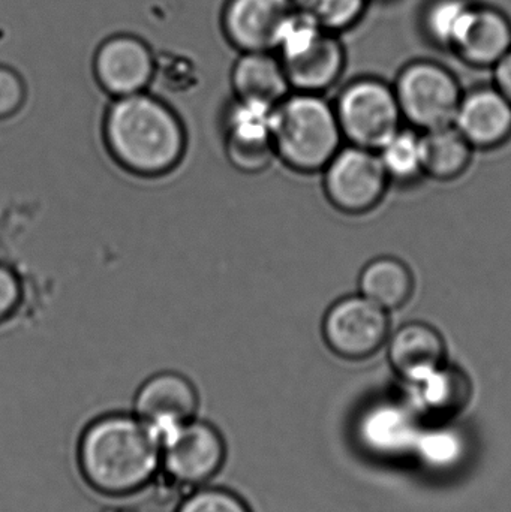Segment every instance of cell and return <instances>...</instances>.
Returning <instances> with one entry per match:
<instances>
[{"instance_id":"cell-1","label":"cell","mask_w":511,"mask_h":512,"mask_svg":"<svg viewBox=\"0 0 511 512\" xmlns=\"http://www.w3.org/2000/svg\"><path fill=\"white\" fill-rule=\"evenodd\" d=\"M81 480L105 498H129L161 475V444L134 414H105L90 421L77 444Z\"/></svg>"},{"instance_id":"cell-2","label":"cell","mask_w":511,"mask_h":512,"mask_svg":"<svg viewBox=\"0 0 511 512\" xmlns=\"http://www.w3.org/2000/svg\"><path fill=\"white\" fill-rule=\"evenodd\" d=\"M104 140L114 161L141 177L170 173L186 149L185 129L177 114L144 92L114 99L105 114Z\"/></svg>"},{"instance_id":"cell-3","label":"cell","mask_w":511,"mask_h":512,"mask_svg":"<svg viewBox=\"0 0 511 512\" xmlns=\"http://www.w3.org/2000/svg\"><path fill=\"white\" fill-rule=\"evenodd\" d=\"M273 150L291 170L323 171L341 150L344 135L335 107L317 93L294 92L273 110Z\"/></svg>"},{"instance_id":"cell-4","label":"cell","mask_w":511,"mask_h":512,"mask_svg":"<svg viewBox=\"0 0 511 512\" xmlns=\"http://www.w3.org/2000/svg\"><path fill=\"white\" fill-rule=\"evenodd\" d=\"M276 50L294 92L323 95L341 80L347 65V53L338 35L297 9L285 24Z\"/></svg>"},{"instance_id":"cell-5","label":"cell","mask_w":511,"mask_h":512,"mask_svg":"<svg viewBox=\"0 0 511 512\" xmlns=\"http://www.w3.org/2000/svg\"><path fill=\"white\" fill-rule=\"evenodd\" d=\"M393 89L404 122L422 132L452 126L464 96L456 75L432 60L408 63Z\"/></svg>"},{"instance_id":"cell-6","label":"cell","mask_w":511,"mask_h":512,"mask_svg":"<svg viewBox=\"0 0 511 512\" xmlns=\"http://www.w3.org/2000/svg\"><path fill=\"white\" fill-rule=\"evenodd\" d=\"M333 107L344 140L375 152L402 128L404 122L395 89L378 78L351 81L341 90Z\"/></svg>"},{"instance_id":"cell-7","label":"cell","mask_w":511,"mask_h":512,"mask_svg":"<svg viewBox=\"0 0 511 512\" xmlns=\"http://www.w3.org/2000/svg\"><path fill=\"white\" fill-rule=\"evenodd\" d=\"M227 453L218 427L194 418L161 439V474L186 492L209 486L224 469Z\"/></svg>"},{"instance_id":"cell-8","label":"cell","mask_w":511,"mask_h":512,"mask_svg":"<svg viewBox=\"0 0 511 512\" xmlns=\"http://www.w3.org/2000/svg\"><path fill=\"white\" fill-rule=\"evenodd\" d=\"M324 192L335 209L365 215L383 201L389 177L375 150L342 146L323 170Z\"/></svg>"},{"instance_id":"cell-9","label":"cell","mask_w":511,"mask_h":512,"mask_svg":"<svg viewBox=\"0 0 511 512\" xmlns=\"http://www.w3.org/2000/svg\"><path fill=\"white\" fill-rule=\"evenodd\" d=\"M389 313L362 294L339 298L324 315V340L338 357L365 360L386 345L390 336Z\"/></svg>"},{"instance_id":"cell-10","label":"cell","mask_w":511,"mask_h":512,"mask_svg":"<svg viewBox=\"0 0 511 512\" xmlns=\"http://www.w3.org/2000/svg\"><path fill=\"white\" fill-rule=\"evenodd\" d=\"M197 388L182 373L161 372L147 378L137 390L134 415L161 439L177 427L197 418Z\"/></svg>"},{"instance_id":"cell-11","label":"cell","mask_w":511,"mask_h":512,"mask_svg":"<svg viewBox=\"0 0 511 512\" xmlns=\"http://www.w3.org/2000/svg\"><path fill=\"white\" fill-rule=\"evenodd\" d=\"M275 107L236 99L228 108L224 120L225 152L237 170L258 173L276 158L272 140Z\"/></svg>"},{"instance_id":"cell-12","label":"cell","mask_w":511,"mask_h":512,"mask_svg":"<svg viewBox=\"0 0 511 512\" xmlns=\"http://www.w3.org/2000/svg\"><path fill=\"white\" fill-rule=\"evenodd\" d=\"M95 77L114 99L144 92L155 75V59L146 42L132 35L107 39L96 51Z\"/></svg>"},{"instance_id":"cell-13","label":"cell","mask_w":511,"mask_h":512,"mask_svg":"<svg viewBox=\"0 0 511 512\" xmlns=\"http://www.w3.org/2000/svg\"><path fill=\"white\" fill-rule=\"evenodd\" d=\"M294 9L293 0H228L224 30L243 53H270Z\"/></svg>"},{"instance_id":"cell-14","label":"cell","mask_w":511,"mask_h":512,"mask_svg":"<svg viewBox=\"0 0 511 512\" xmlns=\"http://www.w3.org/2000/svg\"><path fill=\"white\" fill-rule=\"evenodd\" d=\"M453 126L474 149L491 150L511 138V102L495 86L464 92Z\"/></svg>"},{"instance_id":"cell-15","label":"cell","mask_w":511,"mask_h":512,"mask_svg":"<svg viewBox=\"0 0 511 512\" xmlns=\"http://www.w3.org/2000/svg\"><path fill=\"white\" fill-rule=\"evenodd\" d=\"M387 357L402 381H413L447 363L446 340L428 322H407L387 339Z\"/></svg>"},{"instance_id":"cell-16","label":"cell","mask_w":511,"mask_h":512,"mask_svg":"<svg viewBox=\"0 0 511 512\" xmlns=\"http://www.w3.org/2000/svg\"><path fill=\"white\" fill-rule=\"evenodd\" d=\"M405 384L411 408L434 418L456 417L465 411L473 397V384L467 373L449 363Z\"/></svg>"},{"instance_id":"cell-17","label":"cell","mask_w":511,"mask_h":512,"mask_svg":"<svg viewBox=\"0 0 511 512\" xmlns=\"http://www.w3.org/2000/svg\"><path fill=\"white\" fill-rule=\"evenodd\" d=\"M510 50V18L494 6L476 3L453 53L467 65L494 69Z\"/></svg>"},{"instance_id":"cell-18","label":"cell","mask_w":511,"mask_h":512,"mask_svg":"<svg viewBox=\"0 0 511 512\" xmlns=\"http://www.w3.org/2000/svg\"><path fill=\"white\" fill-rule=\"evenodd\" d=\"M231 81L236 99L242 101L275 107L291 93L281 60L270 53H243L234 65Z\"/></svg>"},{"instance_id":"cell-19","label":"cell","mask_w":511,"mask_h":512,"mask_svg":"<svg viewBox=\"0 0 511 512\" xmlns=\"http://www.w3.org/2000/svg\"><path fill=\"white\" fill-rule=\"evenodd\" d=\"M416 288L413 271L395 256H378L363 267L359 277V294L390 310L399 309L411 300Z\"/></svg>"},{"instance_id":"cell-20","label":"cell","mask_w":511,"mask_h":512,"mask_svg":"<svg viewBox=\"0 0 511 512\" xmlns=\"http://www.w3.org/2000/svg\"><path fill=\"white\" fill-rule=\"evenodd\" d=\"M360 432L366 444L381 453H395L416 444L419 429L414 409L399 403H378L362 418Z\"/></svg>"},{"instance_id":"cell-21","label":"cell","mask_w":511,"mask_h":512,"mask_svg":"<svg viewBox=\"0 0 511 512\" xmlns=\"http://www.w3.org/2000/svg\"><path fill=\"white\" fill-rule=\"evenodd\" d=\"M425 176L440 182H452L470 167L474 147L455 126L422 132Z\"/></svg>"},{"instance_id":"cell-22","label":"cell","mask_w":511,"mask_h":512,"mask_svg":"<svg viewBox=\"0 0 511 512\" xmlns=\"http://www.w3.org/2000/svg\"><path fill=\"white\" fill-rule=\"evenodd\" d=\"M377 153L390 183L411 185L425 176L422 134L414 129H399Z\"/></svg>"},{"instance_id":"cell-23","label":"cell","mask_w":511,"mask_h":512,"mask_svg":"<svg viewBox=\"0 0 511 512\" xmlns=\"http://www.w3.org/2000/svg\"><path fill=\"white\" fill-rule=\"evenodd\" d=\"M471 0H432L423 12V29L429 41L444 50H455L473 14Z\"/></svg>"},{"instance_id":"cell-24","label":"cell","mask_w":511,"mask_h":512,"mask_svg":"<svg viewBox=\"0 0 511 512\" xmlns=\"http://www.w3.org/2000/svg\"><path fill=\"white\" fill-rule=\"evenodd\" d=\"M293 5L318 26L338 35L362 20L369 0H293Z\"/></svg>"},{"instance_id":"cell-25","label":"cell","mask_w":511,"mask_h":512,"mask_svg":"<svg viewBox=\"0 0 511 512\" xmlns=\"http://www.w3.org/2000/svg\"><path fill=\"white\" fill-rule=\"evenodd\" d=\"M174 512H254L248 502L225 487L203 486L189 490Z\"/></svg>"},{"instance_id":"cell-26","label":"cell","mask_w":511,"mask_h":512,"mask_svg":"<svg viewBox=\"0 0 511 512\" xmlns=\"http://www.w3.org/2000/svg\"><path fill=\"white\" fill-rule=\"evenodd\" d=\"M26 86L14 69L0 66V120L9 119L23 107Z\"/></svg>"},{"instance_id":"cell-27","label":"cell","mask_w":511,"mask_h":512,"mask_svg":"<svg viewBox=\"0 0 511 512\" xmlns=\"http://www.w3.org/2000/svg\"><path fill=\"white\" fill-rule=\"evenodd\" d=\"M419 450L429 462L444 463L456 457L459 444L450 433L434 432L428 436H419Z\"/></svg>"},{"instance_id":"cell-28","label":"cell","mask_w":511,"mask_h":512,"mask_svg":"<svg viewBox=\"0 0 511 512\" xmlns=\"http://www.w3.org/2000/svg\"><path fill=\"white\" fill-rule=\"evenodd\" d=\"M21 300V285L12 268L0 264V322L17 310Z\"/></svg>"},{"instance_id":"cell-29","label":"cell","mask_w":511,"mask_h":512,"mask_svg":"<svg viewBox=\"0 0 511 512\" xmlns=\"http://www.w3.org/2000/svg\"><path fill=\"white\" fill-rule=\"evenodd\" d=\"M494 86L511 102V50L494 66Z\"/></svg>"}]
</instances>
